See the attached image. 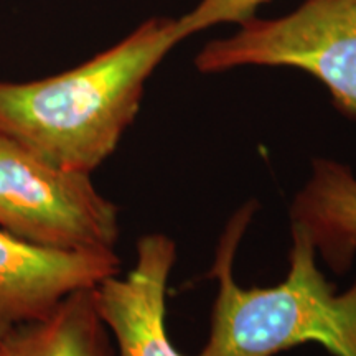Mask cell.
I'll use <instances>...</instances> for the list:
<instances>
[{
  "mask_svg": "<svg viewBox=\"0 0 356 356\" xmlns=\"http://www.w3.org/2000/svg\"><path fill=\"white\" fill-rule=\"evenodd\" d=\"M0 356H119L92 289L71 292L44 317L0 338Z\"/></svg>",
  "mask_w": 356,
  "mask_h": 356,
  "instance_id": "obj_8",
  "label": "cell"
},
{
  "mask_svg": "<svg viewBox=\"0 0 356 356\" xmlns=\"http://www.w3.org/2000/svg\"><path fill=\"white\" fill-rule=\"evenodd\" d=\"M115 251H55L0 229V338L44 317L66 296L119 274Z\"/></svg>",
  "mask_w": 356,
  "mask_h": 356,
  "instance_id": "obj_6",
  "label": "cell"
},
{
  "mask_svg": "<svg viewBox=\"0 0 356 356\" xmlns=\"http://www.w3.org/2000/svg\"><path fill=\"white\" fill-rule=\"evenodd\" d=\"M254 211V202L236 211L218 243L210 270L218 293L210 333L197 356H275L305 343H318L332 356H356V280L337 292L302 229L292 226L284 282L252 289L236 282L234 256Z\"/></svg>",
  "mask_w": 356,
  "mask_h": 356,
  "instance_id": "obj_2",
  "label": "cell"
},
{
  "mask_svg": "<svg viewBox=\"0 0 356 356\" xmlns=\"http://www.w3.org/2000/svg\"><path fill=\"white\" fill-rule=\"evenodd\" d=\"M266 2L269 0H200L193 10L177 19V29L185 40L226 22L243 24Z\"/></svg>",
  "mask_w": 356,
  "mask_h": 356,
  "instance_id": "obj_9",
  "label": "cell"
},
{
  "mask_svg": "<svg viewBox=\"0 0 356 356\" xmlns=\"http://www.w3.org/2000/svg\"><path fill=\"white\" fill-rule=\"evenodd\" d=\"M181 40L177 19L154 17L76 68L38 81H0V139L91 175L118 149L147 79Z\"/></svg>",
  "mask_w": 356,
  "mask_h": 356,
  "instance_id": "obj_1",
  "label": "cell"
},
{
  "mask_svg": "<svg viewBox=\"0 0 356 356\" xmlns=\"http://www.w3.org/2000/svg\"><path fill=\"white\" fill-rule=\"evenodd\" d=\"M291 221L309 236L317 256L343 274L356 256V177L337 160L317 159L307 184L293 198Z\"/></svg>",
  "mask_w": 356,
  "mask_h": 356,
  "instance_id": "obj_7",
  "label": "cell"
},
{
  "mask_svg": "<svg viewBox=\"0 0 356 356\" xmlns=\"http://www.w3.org/2000/svg\"><path fill=\"white\" fill-rule=\"evenodd\" d=\"M136 264L92 287L97 314L119 356H184L170 341L165 322L167 284L177 261V244L165 234L137 241Z\"/></svg>",
  "mask_w": 356,
  "mask_h": 356,
  "instance_id": "obj_5",
  "label": "cell"
},
{
  "mask_svg": "<svg viewBox=\"0 0 356 356\" xmlns=\"http://www.w3.org/2000/svg\"><path fill=\"white\" fill-rule=\"evenodd\" d=\"M0 229L55 251H114L119 208L91 175L44 163L0 139Z\"/></svg>",
  "mask_w": 356,
  "mask_h": 356,
  "instance_id": "obj_4",
  "label": "cell"
},
{
  "mask_svg": "<svg viewBox=\"0 0 356 356\" xmlns=\"http://www.w3.org/2000/svg\"><path fill=\"white\" fill-rule=\"evenodd\" d=\"M231 37L204 44L195 58L202 73L239 66H287L307 71L356 119V0H307L280 19H251Z\"/></svg>",
  "mask_w": 356,
  "mask_h": 356,
  "instance_id": "obj_3",
  "label": "cell"
}]
</instances>
